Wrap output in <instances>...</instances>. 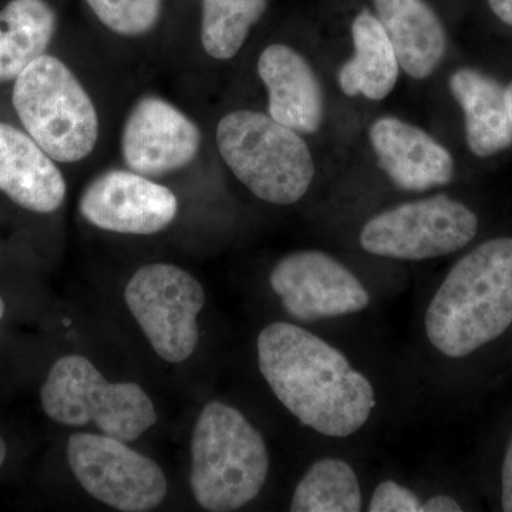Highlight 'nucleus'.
<instances>
[{
	"label": "nucleus",
	"instance_id": "nucleus-1",
	"mask_svg": "<svg viewBox=\"0 0 512 512\" xmlns=\"http://www.w3.org/2000/svg\"><path fill=\"white\" fill-rule=\"evenodd\" d=\"M258 365L282 406L322 436H353L375 410L370 380L338 348L302 326H266L258 336Z\"/></svg>",
	"mask_w": 512,
	"mask_h": 512
},
{
	"label": "nucleus",
	"instance_id": "nucleus-2",
	"mask_svg": "<svg viewBox=\"0 0 512 512\" xmlns=\"http://www.w3.org/2000/svg\"><path fill=\"white\" fill-rule=\"evenodd\" d=\"M512 325V238L478 245L448 272L424 318L441 355L461 359L500 338Z\"/></svg>",
	"mask_w": 512,
	"mask_h": 512
},
{
	"label": "nucleus",
	"instance_id": "nucleus-3",
	"mask_svg": "<svg viewBox=\"0 0 512 512\" xmlns=\"http://www.w3.org/2000/svg\"><path fill=\"white\" fill-rule=\"evenodd\" d=\"M271 458L264 436L235 407L211 402L191 439L190 485L205 511L239 510L261 493Z\"/></svg>",
	"mask_w": 512,
	"mask_h": 512
},
{
	"label": "nucleus",
	"instance_id": "nucleus-4",
	"mask_svg": "<svg viewBox=\"0 0 512 512\" xmlns=\"http://www.w3.org/2000/svg\"><path fill=\"white\" fill-rule=\"evenodd\" d=\"M12 104L23 130L56 163L77 164L100 140V116L82 80L59 57L45 55L13 82Z\"/></svg>",
	"mask_w": 512,
	"mask_h": 512
},
{
	"label": "nucleus",
	"instance_id": "nucleus-5",
	"mask_svg": "<svg viewBox=\"0 0 512 512\" xmlns=\"http://www.w3.org/2000/svg\"><path fill=\"white\" fill-rule=\"evenodd\" d=\"M215 141L229 171L259 200L292 205L311 188L315 163L308 144L269 114L231 111L218 123Z\"/></svg>",
	"mask_w": 512,
	"mask_h": 512
},
{
	"label": "nucleus",
	"instance_id": "nucleus-6",
	"mask_svg": "<svg viewBox=\"0 0 512 512\" xmlns=\"http://www.w3.org/2000/svg\"><path fill=\"white\" fill-rule=\"evenodd\" d=\"M40 403L64 426L93 423L101 434L130 443L157 423L153 400L137 383H110L86 357H60L50 369Z\"/></svg>",
	"mask_w": 512,
	"mask_h": 512
},
{
	"label": "nucleus",
	"instance_id": "nucleus-7",
	"mask_svg": "<svg viewBox=\"0 0 512 512\" xmlns=\"http://www.w3.org/2000/svg\"><path fill=\"white\" fill-rule=\"evenodd\" d=\"M477 231V215L467 205L436 195L380 212L362 228L360 245L382 258L426 261L461 251Z\"/></svg>",
	"mask_w": 512,
	"mask_h": 512
},
{
	"label": "nucleus",
	"instance_id": "nucleus-8",
	"mask_svg": "<svg viewBox=\"0 0 512 512\" xmlns=\"http://www.w3.org/2000/svg\"><path fill=\"white\" fill-rule=\"evenodd\" d=\"M124 299L161 359H190L200 340L197 318L205 305L197 278L177 265H146L128 281Z\"/></svg>",
	"mask_w": 512,
	"mask_h": 512
},
{
	"label": "nucleus",
	"instance_id": "nucleus-9",
	"mask_svg": "<svg viewBox=\"0 0 512 512\" xmlns=\"http://www.w3.org/2000/svg\"><path fill=\"white\" fill-rule=\"evenodd\" d=\"M67 460L86 493L114 510L151 511L167 497V478L156 461L106 434L74 433Z\"/></svg>",
	"mask_w": 512,
	"mask_h": 512
},
{
	"label": "nucleus",
	"instance_id": "nucleus-10",
	"mask_svg": "<svg viewBox=\"0 0 512 512\" xmlns=\"http://www.w3.org/2000/svg\"><path fill=\"white\" fill-rule=\"evenodd\" d=\"M272 291L293 319L311 323L365 311L369 292L338 259L322 251L284 256L269 275Z\"/></svg>",
	"mask_w": 512,
	"mask_h": 512
},
{
	"label": "nucleus",
	"instance_id": "nucleus-11",
	"mask_svg": "<svg viewBox=\"0 0 512 512\" xmlns=\"http://www.w3.org/2000/svg\"><path fill=\"white\" fill-rule=\"evenodd\" d=\"M201 147L200 126L180 107L156 94L140 97L121 127L124 165L154 180L190 167Z\"/></svg>",
	"mask_w": 512,
	"mask_h": 512
},
{
	"label": "nucleus",
	"instance_id": "nucleus-12",
	"mask_svg": "<svg viewBox=\"0 0 512 512\" xmlns=\"http://www.w3.org/2000/svg\"><path fill=\"white\" fill-rule=\"evenodd\" d=\"M79 211L84 220L103 231L154 235L173 224L178 198L154 178L128 168H110L86 185Z\"/></svg>",
	"mask_w": 512,
	"mask_h": 512
},
{
	"label": "nucleus",
	"instance_id": "nucleus-13",
	"mask_svg": "<svg viewBox=\"0 0 512 512\" xmlns=\"http://www.w3.org/2000/svg\"><path fill=\"white\" fill-rule=\"evenodd\" d=\"M370 144L396 187L421 192L453 180L454 158L436 138L396 117H380L369 130Z\"/></svg>",
	"mask_w": 512,
	"mask_h": 512
},
{
	"label": "nucleus",
	"instance_id": "nucleus-14",
	"mask_svg": "<svg viewBox=\"0 0 512 512\" xmlns=\"http://www.w3.org/2000/svg\"><path fill=\"white\" fill-rule=\"evenodd\" d=\"M259 79L268 93V114L299 134L319 130L323 120V93L308 60L291 46L274 43L259 55Z\"/></svg>",
	"mask_w": 512,
	"mask_h": 512
},
{
	"label": "nucleus",
	"instance_id": "nucleus-15",
	"mask_svg": "<svg viewBox=\"0 0 512 512\" xmlns=\"http://www.w3.org/2000/svg\"><path fill=\"white\" fill-rule=\"evenodd\" d=\"M0 192L25 210L52 214L67 195L66 178L25 130L0 121Z\"/></svg>",
	"mask_w": 512,
	"mask_h": 512
},
{
	"label": "nucleus",
	"instance_id": "nucleus-16",
	"mask_svg": "<svg viewBox=\"0 0 512 512\" xmlns=\"http://www.w3.org/2000/svg\"><path fill=\"white\" fill-rule=\"evenodd\" d=\"M379 22L400 67L416 80L427 79L443 62L447 35L437 13L424 0H373Z\"/></svg>",
	"mask_w": 512,
	"mask_h": 512
},
{
	"label": "nucleus",
	"instance_id": "nucleus-17",
	"mask_svg": "<svg viewBox=\"0 0 512 512\" xmlns=\"http://www.w3.org/2000/svg\"><path fill=\"white\" fill-rule=\"evenodd\" d=\"M450 90L463 110L467 144L474 156H495L512 146L507 87L478 70L458 69L451 74Z\"/></svg>",
	"mask_w": 512,
	"mask_h": 512
},
{
	"label": "nucleus",
	"instance_id": "nucleus-18",
	"mask_svg": "<svg viewBox=\"0 0 512 512\" xmlns=\"http://www.w3.org/2000/svg\"><path fill=\"white\" fill-rule=\"evenodd\" d=\"M355 55L339 70V86L349 97L379 101L396 87L400 64L382 23L363 10L352 23Z\"/></svg>",
	"mask_w": 512,
	"mask_h": 512
},
{
	"label": "nucleus",
	"instance_id": "nucleus-19",
	"mask_svg": "<svg viewBox=\"0 0 512 512\" xmlns=\"http://www.w3.org/2000/svg\"><path fill=\"white\" fill-rule=\"evenodd\" d=\"M57 32V13L47 0H9L0 9V84L45 55Z\"/></svg>",
	"mask_w": 512,
	"mask_h": 512
},
{
	"label": "nucleus",
	"instance_id": "nucleus-20",
	"mask_svg": "<svg viewBox=\"0 0 512 512\" xmlns=\"http://www.w3.org/2000/svg\"><path fill=\"white\" fill-rule=\"evenodd\" d=\"M363 495L355 470L340 458H320L303 474L293 493V512H357Z\"/></svg>",
	"mask_w": 512,
	"mask_h": 512
},
{
	"label": "nucleus",
	"instance_id": "nucleus-21",
	"mask_svg": "<svg viewBox=\"0 0 512 512\" xmlns=\"http://www.w3.org/2000/svg\"><path fill=\"white\" fill-rule=\"evenodd\" d=\"M268 0H202L200 40L211 59L231 60L241 52Z\"/></svg>",
	"mask_w": 512,
	"mask_h": 512
},
{
	"label": "nucleus",
	"instance_id": "nucleus-22",
	"mask_svg": "<svg viewBox=\"0 0 512 512\" xmlns=\"http://www.w3.org/2000/svg\"><path fill=\"white\" fill-rule=\"evenodd\" d=\"M86 3L104 28L130 39L153 32L163 13V0H86Z\"/></svg>",
	"mask_w": 512,
	"mask_h": 512
},
{
	"label": "nucleus",
	"instance_id": "nucleus-23",
	"mask_svg": "<svg viewBox=\"0 0 512 512\" xmlns=\"http://www.w3.org/2000/svg\"><path fill=\"white\" fill-rule=\"evenodd\" d=\"M370 512H421V501L419 495L394 483V481H383L377 485L375 493L370 500Z\"/></svg>",
	"mask_w": 512,
	"mask_h": 512
},
{
	"label": "nucleus",
	"instance_id": "nucleus-24",
	"mask_svg": "<svg viewBox=\"0 0 512 512\" xmlns=\"http://www.w3.org/2000/svg\"><path fill=\"white\" fill-rule=\"evenodd\" d=\"M501 504L504 511L512 512V439L505 453L501 474Z\"/></svg>",
	"mask_w": 512,
	"mask_h": 512
},
{
	"label": "nucleus",
	"instance_id": "nucleus-25",
	"mask_svg": "<svg viewBox=\"0 0 512 512\" xmlns=\"http://www.w3.org/2000/svg\"><path fill=\"white\" fill-rule=\"evenodd\" d=\"M463 508L450 495H434L421 503V512H460Z\"/></svg>",
	"mask_w": 512,
	"mask_h": 512
},
{
	"label": "nucleus",
	"instance_id": "nucleus-26",
	"mask_svg": "<svg viewBox=\"0 0 512 512\" xmlns=\"http://www.w3.org/2000/svg\"><path fill=\"white\" fill-rule=\"evenodd\" d=\"M488 5L501 22L512 26V0H488Z\"/></svg>",
	"mask_w": 512,
	"mask_h": 512
},
{
	"label": "nucleus",
	"instance_id": "nucleus-27",
	"mask_svg": "<svg viewBox=\"0 0 512 512\" xmlns=\"http://www.w3.org/2000/svg\"><path fill=\"white\" fill-rule=\"evenodd\" d=\"M6 456H8V447H6L5 440L0 437V468L5 464Z\"/></svg>",
	"mask_w": 512,
	"mask_h": 512
},
{
	"label": "nucleus",
	"instance_id": "nucleus-28",
	"mask_svg": "<svg viewBox=\"0 0 512 512\" xmlns=\"http://www.w3.org/2000/svg\"><path fill=\"white\" fill-rule=\"evenodd\" d=\"M507 101H508V109H510L511 120H512V82L510 86L507 87Z\"/></svg>",
	"mask_w": 512,
	"mask_h": 512
},
{
	"label": "nucleus",
	"instance_id": "nucleus-29",
	"mask_svg": "<svg viewBox=\"0 0 512 512\" xmlns=\"http://www.w3.org/2000/svg\"><path fill=\"white\" fill-rule=\"evenodd\" d=\"M3 315H5V302L0 298V319L3 318Z\"/></svg>",
	"mask_w": 512,
	"mask_h": 512
}]
</instances>
